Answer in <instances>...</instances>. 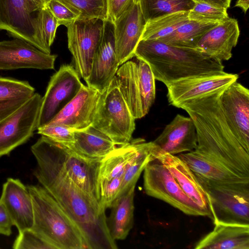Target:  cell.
<instances>
[{"label":"cell","mask_w":249,"mask_h":249,"mask_svg":"<svg viewBox=\"0 0 249 249\" xmlns=\"http://www.w3.org/2000/svg\"><path fill=\"white\" fill-rule=\"evenodd\" d=\"M31 150L37 163L35 177L79 228L88 249H117L108 230L106 209L99 200L81 189L42 153Z\"/></svg>","instance_id":"6da1fadb"},{"label":"cell","mask_w":249,"mask_h":249,"mask_svg":"<svg viewBox=\"0 0 249 249\" xmlns=\"http://www.w3.org/2000/svg\"><path fill=\"white\" fill-rule=\"evenodd\" d=\"M222 90L187 101L178 107L185 110L194 122L197 139L196 149L235 174L249 179V153L226 120L219 101Z\"/></svg>","instance_id":"7a4b0ae2"},{"label":"cell","mask_w":249,"mask_h":249,"mask_svg":"<svg viewBox=\"0 0 249 249\" xmlns=\"http://www.w3.org/2000/svg\"><path fill=\"white\" fill-rule=\"evenodd\" d=\"M135 56L149 65L155 80L166 86L185 78L224 71L222 62L196 48L172 46L157 39L141 40Z\"/></svg>","instance_id":"3957f363"},{"label":"cell","mask_w":249,"mask_h":249,"mask_svg":"<svg viewBox=\"0 0 249 249\" xmlns=\"http://www.w3.org/2000/svg\"><path fill=\"white\" fill-rule=\"evenodd\" d=\"M27 187L33 206L31 229L52 249H88L80 230L55 199L41 185Z\"/></svg>","instance_id":"277c9868"},{"label":"cell","mask_w":249,"mask_h":249,"mask_svg":"<svg viewBox=\"0 0 249 249\" xmlns=\"http://www.w3.org/2000/svg\"><path fill=\"white\" fill-rule=\"evenodd\" d=\"M115 77L134 119L145 116L156 97L155 78L148 64L135 56L121 65Z\"/></svg>","instance_id":"5b68a950"},{"label":"cell","mask_w":249,"mask_h":249,"mask_svg":"<svg viewBox=\"0 0 249 249\" xmlns=\"http://www.w3.org/2000/svg\"><path fill=\"white\" fill-rule=\"evenodd\" d=\"M31 148L44 154L81 189L98 199L97 179L102 159L84 157L67 146L42 135Z\"/></svg>","instance_id":"8992f818"},{"label":"cell","mask_w":249,"mask_h":249,"mask_svg":"<svg viewBox=\"0 0 249 249\" xmlns=\"http://www.w3.org/2000/svg\"><path fill=\"white\" fill-rule=\"evenodd\" d=\"M196 176L207 195L213 223L249 225V181L220 183Z\"/></svg>","instance_id":"52a82bcc"},{"label":"cell","mask_w":249,"mask_h":249,"mask_svg":"<svg viewBox=\"0 0 249 249\" xmlns=\"http://www.w3.org/2000/svg\"><path fill=\"white\" fill-rule=\"evenodd\" d=\"M135 120L120 92L115 76L101 93L92 125L120 146L131 140L135 129Z\"/></svg>","instance_id":"ba28073f"},{"label":"cell","mask_w":249,"mask_h":249,"mask_svg":"<svg viewBox=\"0 0 249 249\" xmlns=\"http://www.w3.org/2000/svg\"><path fill=\"white\" fill-rule=\"evenodd\" d=\"M143 171V187L147 195L161 200L186 214L207 216L184 193L173 176L157 159L149 161Z\"/></svg>","instance_id":"9c48e42d"},{"label":"cell","mask_w":249,"mask_h":249,"mask_svg":"<svg viewBox=\"0 0 249 249\" xmlns=\"http://www.w3.org/2000/svg\"><path fill=\"white\" fill-rule=\"evenodd\" d=\"M42 97L35 93L28 100L0 121V157L9 155L27 142L37 129Z\"/></svg>","instance_id":"30bf717a"},{"label":"cell","mask_w":249,"mask_h":249,"mask_svg":"<svg viewBox=\"0 0 249 249\" xmlns=\"http://www.w3.org/2000/svg\"><path fill=\"white\" fill-rule=\"evenodd\" d=\"M105 21L99 18L77 19L67 27L68 48L74 68L85 81L90 74Z\"/></svg>","instance_id":"8fae6325"},{"label":"cell","mask_w":249,"mask_h":249,"mask_svg":"<svg viewBox=\"0 0 249 249\" xmlns=\"http://www.w3.org/2000/svg\"><path fill=\"white\" fill-rule=\"evenodd\" d=\"M83 85L73 66L61 65L51 77L42 97L37 128L48 124L76 96Z\"/></svg>","instance_id":"7c38bea8"},{"label":"cell","mask_w":249,"mask_h":249,"mask_svg":"<svg viewBox=\"0 0 249 249\" xmlns=\"http://www.w3.org/2000/svg\"><path fill=\"white\" fill-rule=\"evenodd\" d=\"M33 13L27 0H0V29L46 53L36 15Z\"/></svg>","instance_id":"4fadbf2b"},{"label":"cell","mask_w":249,"mask_h":249,"mask_svg":"<svg viewBox=\"0 0 249 249\" xmlns=\"http://www.w3.org/2000/svg\"><path fill=\"white\" fill-rule=\"evenodd\" d=\"M237 74L216 71L189 77L166 86L169 104L175 107L187 101L223 90L237 81Z\"/></svg>","instance_id":"5bb4252c"},{"label":"cell","mask_w":249,"mask_h":249,"mask_svg":"<svg viewBox=\"0 0 249 249\" xmlns=\"http://www.w3.org/2000/svg\"><path fill=\"white\" fill-rule=\"evenodd\" d=\"M219 101L236 139L249 153V91L237 81L222 90Z\"/></svg>","instance_id":"9a60e30c"},{"label":"cell","mask_w":249,"mask_h":249,"mask_svg":"<svg viewBox=\"0 0 249 249\" xmlns=\"http://www.w3.org/2000/svg\"><path fill=\"white\" fill-rule=\"evenodd\" d=\"M56 57L21 39L0 41V70L54 69Z\"/></svg>","instance_id":"2e32d148"},{"label":"cell","mask_w":249,"mask_h":249,"mask_svg":"<svg viewBox=\"0 0 249 249\" xmlns=\"http://www.w3.org/2000/svg\"><path fill=\"white\" fill-rule=\"evenodd\" d=\"M114 36L113 25L106 21L102 36L95 51L87 86L102 93L115 77L119 68Z\"/></svg>","instance_id":"e0dca14e"},{"label":"cell","mask_w":249,"mask_h":249,"mask_svg":"<svg viewBox=\"0 0 249 249\" xmlns=\"http://www.w3.org/2000/svg\"><path fill=\"white\" fill-rule=\"evenodd\" d=\"M145 23L138 0H134L112 23L116 55L120 66L135 56Z\"/></svg>","instance_id":"ac0fdd59"},{"label":"cell","mask_w":249,"mask_h":249,"mask_svg":"<svg viewBox=\"0 0 249 249\" xmlns=\"http://www.w3.org/2000/svg\"><path fill=\"white\" fill-rule=\"evenodd\" d=\"M101 93L83 85L76 96L46 125H60L74 130L92 124Z\"/></svg>","instance_id":"d6986e66"},{"label":"cell","mask_w":249,"mask_h":249,"mask_svg":"<svg viewBox=\"0 0 249 249\" xmlns=\"http://www.w3.org/2000/svg\"><path fill=\"white\" fill-rule=\"evenodd\" d=\"M152 142L153 155L158 153L176 155L195 149L197 139L193 120L190 117L177 114Z\"/></svg>","instance_id":"ffe728a7"},{"label":"cell","mask_w":249,"mask_h":249,"mask_svg":"<svg viewBox=\"0 0 249 249\" xmlns=\"http://www.w3.org/2000/svg\"><path fill=\"white\" fill-rule=\"evenodd\" d=\"M0 201L18 232L32 228L34 219L32 198L27 187L19 179L7 178L3 184Z\"/></svg>","instance_id":"44dd1931"},{"label":"cell","mask_w":249,"mask_h":249,"mask_svg":"<svg viewBox=\"0 0 249 249\" xmlns=\"http://www.w3.org/2000/svg\"><path fill=\"white\" fill-rule=\"evenodd\" d=\"M240 35L236 19L229 17L221 21L200 38L196 48L220 62L229 60Z\"/></svg>","instance_id":"7402d4cb"},{"label":"cell","mask_w":249,"mask_h":249,"mask_svg":"<svg viewBox=\"0 0 249 249\" xmlns=\"http://www.w3.org/2000/svg\"><path fill=\"white\" fill-rule=\"evenodd\" d=\"M153 156L167 168L184 193L212 220L206 193L188 165L175 155L158 153Z\"/></svg>","instance_id":"603a6c76"},{"label":"cell","mask_w":249,"mask_h":249,"mask_svg":"<svg viewBox=\"0 0 249 249\" xmlns=\"http://www.w3.org/2000/svg\"><path fill=\"white\" fill-rule=\"evenodd\" d=\"M196 245V249H249V225L222 222Z\"/></svg>","instance_id":"cb8c5ba5"},{"label":"cell","mask_w":249,"mask_h":249,"mask_svg":"<svg viewBox=\"0 0 249 249\" xmlns=\"http://www.w3.org/2000/svg\"><path fill=\"white\" fill-rule=\"evenodd\" d=\"M178 157L184 161L196 176L220 183L249 181L235 174L206 154L195 149L179 154Z\"/></svg>","instance_id":"d4e9b609"},{"label":"cell","mask_w":249,"mask_h":249,"mask_svg":"<svg viewBox=\"0 0 249 249\" xmlns=\"http://www.w3.org/2000/svg\"><path fill=\"white\" fill-rule=\"evenodd\" d=\"M74 139L73 143L66 146L90 159H102L117 147L108 136L92 125L84 129L74 130Z\"/></svg>","instance_id":"484cf974"},{"label":"cell","mask_w":249,"mask_h":249,"mask_svg":"<svg viewBox=\"0 0 249 249\" xmlns=\"http://www.w3.org/2000/svg\"><path fill=\"white\" fill-rule=\"evenodd\" d=\"M135 185L119 196L110 208L107 226L112 238L124 240L132 229L134 220V197Z\"/></svg>","instance_id":"4316f807"},{"label":"cell","mask_w":249,"mask_h":249,"mask_svg":"<svg viewBox=\"0 0 249 249\" xmlns=\"http://www.w3.org/2000/svg\"><path fill=\"white\" fill-rule=\"evenodd\" d=\"M145 140L136 139L117 147L103 158L100 163L97 184L123 177L127 165L134 157Z\"/></svg>","instance_id":"83f0119b"},{"label":"cell","mask_w":249,"mask_h":249,"mask_svg":"<svg viewBox=\"0 0 249 249\" xmlns=\"http://www.w3.org/2000/svg\"><path fill=\"white\" fill-rule=\"evenodd\" d=\"M35 93L28 82L0 77V121L19 108Z\"/></svg>","instance_id":"f1b7e54d"},{"label":"cell","mask_w":249,"mask_h":249,"mask_svg":"<svg viewBox=\"0 0 249 249\" xmlns=\"http://www.w3.org/2000/svg\"><path fill=\"white\" fill-rule=\"evenodd\" d=\"M219 23L189 20L169 35L158 40L174 46L196 48V44L202 36Z\"/></svg>","instance_id":"f546056e"},{"label":"cell","mask_w":249,"mask_h":249,"mask_svg":"<svg viewBox=\"0 0 249 249\" xmlns=\"http://www.w3.org/2000/svg\"><path fill=\"white\" fill-rule=\"evenodd\" d=\"M188 12H176L147 21L141 40H158L169 35L189 20Z\"/></svg>","instance_id":"4dcf8cb0"},{"label":"cell","mask_w":249,"mask_h":249,"mask_svg":"<svg viewBox=\"0 0 249 249\" xmlns=\"http://www.w3.org/2000/svg\"><path fill=\"white\" fill-rule=\"evenodd\" d=\"M146 22L157 18L178 11H189L195 5L193 0H138Z\"/></svg>","instance_id":"1f68e13d"},{"label":"cell","mask_w":249,"mask_h":249,"mask_svg":"<svg viewBox=\"0 0 249 249\" xmlns=\"http://www.w3.org/2000/svg\"><path fill=\"white\" fill-rule=\"evenodd\" d=\"M152 142H142L134 157L128 162L123 177L119 196L136 184L142 172L151 160L155 159L152 155Z\"/></svg>","instance_id":"d6a6232c"},{"label":"cell","mask_w":249,"mask_h":249,"mask_svg":"<svg viewBox=\"0 0 249 249\" xmlns=\"http://www.w3.org/2000/svg\"><path fill=\"white\" fill-rule=\"evenodd\" d=\"M79 16L78 19L99 18L107 21L106 0H58Z\"/></svg>","instance_id":"836d02e7"},{"label":"cell","mask_w":249,"mask_h":249,"mask_svg":"<svg viewBox=\"0 0 249 249\" xmlns=\"http://www.w3.org/2000/svg\"><path fill=\"white\" fill-rule=\"evenodd\" d=\"M227 9L202 2H196L189 11V20L201 22H220L229 18Z\"/></svg>","instance_id":"e575fe53"},{"label":"cell","mask_w":249,"mask_h":249,"mask_svg":"<svg viewBox=\"0 0 249 249\" xmlns=\"http://www.w3.org/2000/svg\"><path fill=\"white\" fill-rule=\"evenodd\" d=\"M36 18L46 53L50 54L51 46L59 26L57 20L48 7L36 12Z\"/></svg>","instance_id":"d590c367"},{"label":"cell","mask_w":249,"mask_h":249,"mask_svg":"<svg viewBox=\"0 0 249 249\" xmlns=\"http://www.w3.org/2000/svg\"><path fill=\"white\" fill-rule=\"evenodd\" d=\"M37 133L67 145L74 142V129L60 125H45L37 129Z\"/></svg>","instance_id":"8d00e7d4"},{"label":"cell","mask_w":249,"mask_h":249,"mask_svg":"<svg viewBox=\"0 0 249 249\" xmlns=\"http://www.w3.org/2000/svg\"><path fill=\"white\" fill-rule=\"evenodd\" d=\"M12 248L15 249H52L31 229L19 232Z\"/></svg>","instance_id":"74e56055"},{"label":"cell","mask_w":249,"mask_h":249,"mask_svg":"<svg viewBox=\"0 0 249 249\" xmlns=\"http://www.w3.org/2000/svg\"><path fill=\"white\" fill-rule=\"evenodd\" d=\"M48 8L57 20L58 26L66 27L79 18V16L58 0H51Z\"/></svg>","instance_id":"f35d334b"},{"label":"cell","mask_w":249,"mask_h":249,"mask_svg":"<svg viewBox=\"0 0 249 249\" xmlns=\"http://www.w3.org/2000/svg\"><path fill=\"white\" fill-rule=\"evenodd\" d=\"M134 0H106L107 21L113 23L132 4Z\"/></svg>","instance_id":"ab89813d"},{"label":"cell","mask_w":249,"mask_h":249,"mask_svg":"<svg viewBox=\"0 0 249 249\" xmlns=\"http://www.w3.org/2000/svg\"><path fill=\"white\" fill-rule=\"evenodd\" d=\"M13 226V223L7 211L0 201V234L10 236Z\"/></svg>","instance_id":"60d3db41"},{"label":"cell","mask_w":249,"mask_h":249,"mask_svg":"<svg viewBox=\"0 0 249 249\" xmlns=\"http://www.w3.org/2000/svg\"><path fill=\"white\" fill-rule=\"evenodd\" d=\"M50 0H27L30 9L33 13L47 8Z\"/></svg>","instance_id":"b9f144b4"},{"label":"cell","mask_w":249,"mask_h":249,"mask_svg":"<svg viewBox=\"0 0 249 249\" xmlns=\"http://www.w3.org/2000/svg\"><path fill=\"white\" fill-rule=\"evenodd\" d=\"M195 2H202L212 5L228 9L230 7L231 0H193Z\"/></svg>","instance_id":"7bdbcfd3"},{"label":"cell","mask_w":249,"mask_h":249,"mask_svg":"<svg viewBox=\"0 0 249 249\" xmlns=\"http://www.w3.org/2000/svg\"><path fill=\"white\" fill-rule=\"evenodd\" d=\"M249 0H238L235 6L241 8L246 13L249 8Z\"/></svg>","instance_id":"ee69618b"}]
</instances>
